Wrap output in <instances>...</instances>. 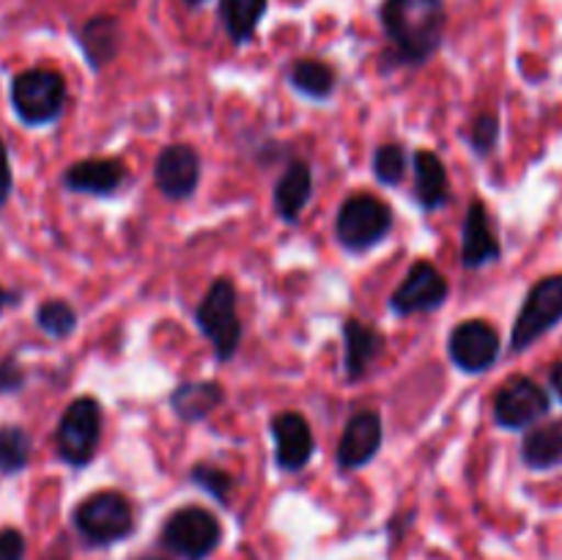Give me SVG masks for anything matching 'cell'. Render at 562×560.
<instances>
[{
    "mask_svg": "<svg viewBox=\"0 0 562 560\" xmlns=\"http://www.w3.org/2000/svg\"><path fill=\"white\" fill-rule=\"evenodd\" d=\"M549 382H552V390L560 395V401H562V360H558L552 366V373H549Z\"/></svg>",
    "mask_w": 562,
    "mask_h": 560,
    "instance_id": "33",
    "label": "cell"
},
{
    "mask_svg": "<svg viewBox=\"0 0 562 560\" xmlns=\"http://www.w3.org/2000/svg\"><path fill=\"white\" fill-rule=\"evenodd\" d=\"M470 141L472 148L477 154H488L499 141V121L494 113H481L475 121H472L470 130Z\"/></svg>",
    "mask_w": 562,
    "mask_h": 560,
    "instance_id": "29",
    "label": "cell"
},
{
    "mask_svg": "<svg viewBox=\"0 0 562 560\" xmlns=\"http://www.w3.org/2000/svg\"><path fill=\"white\" fill-rule=\"evenodd\" d=\"M269 0H220V20L236 44H247L267 14Z\"/></svg>",
    "mask_w": 562,
    "mask_h": 560,
    "instance_id": "23",
    "label": "cell"
},
{
    "mask_svg": "<svg viewBox=\"0 0 562 560\" xmlns=\"http://www.w3.org/2000/svg\"><path fill=\"white\" fill-rule=\"evenodd\" d=\"M450 285L445 275L431 261L412 264L406 278L390 296V311L395 316H415V313H434L445 305Z\"/></svg>",
    "mask_w": 562,
    "mask_h": 560,
    "instance_id": "9",
    "label": "cell"
},
{
    "mask_svg": "<svg viewBox=\"0 0 562 560\" xmlns=\"http://www.w3.org/2000/svg\"><path fill=\"white\" fill-rule=\"evenodd\" d=\"M154 184L165 198L184 201L201 184V157L187 143L165 146L154 163Z\"/></svg>",
    "mask_w": 562,
    "mask_h": 560,
    "instance_id": "12",
    "label": "cell"
},
{
    "mask_svg": "<svg viewBox=\"0 0 562 560\" xmlns=\"http://www.w3.org/2000/svg\"><path fill=\"white\" fill-rule=\"evenodd\" d=\"M549 412V393L530 377H510L494 395V421L510 432L530 428Z\"/></svg>",
    "mask_w": 562,
    "mask_h": 560,
    "instance_id": "10",
    "label": "cell"
},
{
    "mask_svg": "<svg viewBox=\"0 0 562 560\" xmlns=\"http://www.w3.org/2000/svg\"><path fill=\"white\" fill-rule=\"evenodd\" d=\"M503 253L497 236H494L492 217L483 201H472L467 209L464 228H461V264L467 269H481L494 264Z\"/></svg>",
    "mask_w": 562,
    "mask_h": 560,
    "instance_id": "15",
    "label": "cell"
},
{
    "mask_svg": "<svg viewBox=\"0 0 562 560\" xmlns=\"http://www.w3.org/2000/svg\"><path fill=\"white\" fill-rule=\"evenodd\" d=\"M11 192V168H9V154H5L3 141H0V206L5 203Z\"/></svg>",
    "mask_w": 562,
    "mask_h": 560,
    "instance_id": "32",
    "label": "cell"
},
{
    "mask_svg": "<svg viewBox=\"0 0 562 560\" xmlns=\"http://www.w3.org/2000/svg\"><path fill=\"white\" fill-rule=\"evenodd\" d=\"M272 439H274V461L280 470L300 472L311 464L316 439H313L311 423L300 412H278L272 417Z\"/></svg>",
    "mask_w": 562,
    "mask_h": 560,
    "instance_id": "13",
    "label": "cell"
},
{
    "mask_svg": "<svg viewBox=\"0 0 562 560\" xmlns=\"http://www.w3.org/2000/svg\"><path fill=\"white\" fill-rule=\"evenodd\" d=\"M382 448V417L373 410H362L346 423L338 443V464L344 470H360L371 464Z\"/></svg>",
    "mask_w": 562,
    "mask_h": 560,
    "instance_id": "14",
    "label": "cell"
},
{
    "mask_svg": "<svg viewBox=\"0 0 562 560\" xmlns=\"http://www.w3.org/2000/svg\"><path fill=\"white\" fill-rule=\"evenodd\" d=\"M195 322L201 333L212 340L217 360L228 362L241 340V322L236 313V289L228 278H217L195 307Z\"/></svg>",
    "mask_w": 562,
    "mask_h": 560,
    "instance_id": "3",
    "label": "cell"
},
{
    "mask_svg": "<svg viewBox=\"0 0 562 560\" xmlns=\"http://www.w3.org/2000/svg\"><path fill=\"white\" fill-rule=\"evenodd\" d=\"M220 536H223L220 522L201 505H184L173 511L162 527V544L184 560L209 558L217 549Z\"/></svg>",
    "mask_w": 562,
    "mask_h": 560,
    "instance_id": "7",
    "label": "cell"
},
{
    "mask_svg": "<svg viewBox=\"0 0 562 560\" xmlns=\"http://www.w3.org/2000/svg\"><path fill=\"white\" fill-rule=\"evenodd\" d=\"M289 82L305 97L324 102V99L333 97L335 86H338V75L329 64L318 58H300L289 69Z\"/></svg>",
    "mask_w": 562,
    "mask_h": 560,
    "instance_id": "24",
    "label": "cell"
},
{
    "mask_svg": "<svg viewBox=\"0 0 562 560\" xmlns=\"http://www.w3.org/2000/svg\"><path fill=\"white\" fill-rule=\"evenodd\" d=\"M313 195V170L305 159H294L274 184V212L285 223H296Z\"/></svg>",
    "mask_w": 562,
    "mask_h": 560,
    "instance_id": "19",
    "label": "cell"
},
{
    "mask_svg": "<svg viewBox=\"0 0 562 560\" xmlns=\"http://www.w3.org/2000/svg\"><path fill=\"white\" fill-rule=\"evenodd\" d=\"M448 11L442 0H384L382 27L404 64H426L445 38Z\"/></svg>",
    "mask_w": 562,
    "mask_h": 560,
    "instance_id": "1",
    "label": "cell"
},
{
    "mask_svg": "<svg viewBox=\"0 0 562 560\" xmlns=\"http://www.w3.org/2000/svg\"><path fill=\"white\" fill-rule=\"evenodd\" d=\"M384 335L373 324H362L360 318L344 322V371L349 382H357L368 373V368L382 357Z\"/></svg>",
    "mask_w": 562,
    "mask_h": 560,
    "instance_id": "16",
    "label": "cell"
},
{
    "mask_svg": "<svg viewBox=\"0 0 562 560\" xmlns=\"http://www.w3.org/2000/svg\"><path fill=\"white\" fill-rule=\"evenodd\" d=\"M36 324L49 335V338H66L75 333L77 313L69 302L49 300L36 311Z\"/></svg>",
    "mask_w": 562,
    "mask_h": 560,
    "instance_id": "26",
    "label": "cell"
},
{
    "mask_svg": "<svg viewBox=\"0 0 562 560\" xmlns=\"http://www.w3.org/2000/svg\"><path fill=\"white\" fill-rule=\"evenodd\" d=\"M521 461L530 470H554L562 464V421H549L530 428L521 443Z\"/></svg>",
    "mask_w": 562,
    "mask_h": 560,
    "instance_id": "20",
    "label": "cell"
},
{
    "mask_svg": "<svg viewBox=\"0 0 562 560\" xmlns=\"http://www.w3.org/2000/svg\"><path fill=\"white\" fill-rule=\"evenodd\" d=\"M415 198L426 212L448 206L450 201V179L442 157L434 152H415Z\"/></svg>",
    "mask_w": 562,
    "mask_h": 560,
    "instance_id": "18",
    "label": "cell"
},
{
    "mask_svg": "<svg viewBox=\"0 0 562 560\" xmlns=\"http://www.w3.org/2000/svg\"><path fill=\"white\" fill-rule=\"evenodd\" d=\"M25 558V538L20 530H0V560H22Z\"/></svg>",
    "mask_w": 562,
    "mask_h": 560,
    "instance_id": "30",
    "label": "cell"
},
{
    "mask_svg": "<svg viewBox=\"0 0 562 560\" xmlns=\"http://www.w3.org/2000/svg\"><path fill=\"white\" fill-rule=\"evenodd\" d=\"M562 322V275H549V278L538 280L525 296L519 316L514 322V333H510V346L514 351H525L552 333Z\"/></svg>",
    "mask_w": 562,
    "mask_h": 560,
    "instance_id": "5",
    "label": "cell"
},
{
    "mask_svg": "<svg viewBox=\"0 0 562 560\" xmlns=\"http://www.w3.org/2000/svg\"><path fill=\"white\" fill-rule=\"evenodd\" d=\"M31 459V437L20 426L0 428V472H20Z\"/></svg>",
    "mask_w": 562,
    "mask_h": 560,
    "instance_id": "25",
    "label": "cell"
},
{
    "mask_svg": "<svg viewBox=\"0 0 562 560\" xmlns=\"http://www.w3.org/2000/svg\"><path fill=\"white\" fill-rule=\"evenodd\" d=\"M140 560H162V558H140Z\"/></svg>",
    "mask_w": 562,
    "mask_h": 560,
    "instance_id": "36",
    "label": "cell"
},
{
    "mask_svg": "<svg viewBox=\"0 0 562 560\" xmlns=\"http://www.w3.org/2000/svg\"><path fill=\"white\" fill-rule=\"evenodd\" d=\"M22 382H25V377L14 360L0 362V393H14L22 388Z\"/></svg>",
    "mask_w": 562,
    "mask_h": 560,
    "instance_id": "31",
    "label": "cell"
},
{
    "mask_svg": "<svg viewBox=\"0 0 562 560\" xmlns=\"http://www.w3.org/2000/svg\"><path fill=\"white\" fill-rule=\"evenodd\" d=\"M5 300H9V296H5V291L0 289V311H3V305H5Z\"/></svg>",
    "mask_w": 562,
    "mask_h": 560,
    "instance_id": "34",
    "label": "cell"
},
{
    "mask_svg": "<svg viewBox=\"0 0 562 560\" xmlns=\"http://www.w3.org/2000/svg\"><path fill=\"white\" fill-rule=\"evenodd\" d=\"M80 47L86 53L88 64L93 69H102L121 49L119 20L115 16H93V20H88L80 31Z\"/></svg>",
    "mask_w": 562,
    "mask_h": 560,
    "instance_id": "21",
    "label": "cell"
},
{
    "mask_svg": "<svg viewBox=\"0 0 562 560\" xmlns=\"http://www.w3.org/2000/svg\"><path fill=\"white\" fill-rule=\"evenodd\" d=\"M223 404V388L217 382H184L170 395V406L187 423L206 421Z\"/></svg>",
    "mask_w": 562,
    "mask_h": 560,
    "instance_id": "22",
    "label": "cell"
},
{
    "mask_svg": "<svg viewBox=\"0 0 562 560\" xmlns=\"http://www.w3.org/2000/svg\"><path fill=\"white\" fill-rule=\"evenodd\" d=\"M499 351H503L499 333L483 318H467L448 338L450 360L464 373L488 371L499 360Z\"/></svg>",
    "mask_w": 562,
    "mask_h": 560,
    "instance_id": "11",
    "label": "cell"
},
{
    "mask_svg": "<svg viewBox=\"0 0 562 560\" xmlns=\"http://www.w3.org/2000/svg\"><path fill=\"white\" fill-rule=\"evenodd\" d=\"M66 82L53 69H27L11 82V104L27 126L53 124L64 113Z\"/></svg>",
    "mask_w": 562,
    "mask_h": 560,
    "instance_id": "4",
    "label": "cell"
},
{
    "mask_svg": "<svg viewBox=\"0 0 562 560\" xmlns=\"http://www.w3.org/2000/svg\"><path fill=\"white\" fill-rule=\"evenodd\" d=\"M393 228V212L387 203L368 192L346 198L335 217V234L349 253H366L382 245Z\"/></svg>",
    "mask_w": 562,
    "mask_h": 560,
    "instance_id": "2",
    "label": "cell"
},
{
    "mask_svg": "<svg viewBox=\"0 0 562 560\" xmlns=\"http://www.w3.org/2000/svg\"><path fill=\"white\" fill-rule=\"evenodd\" d=\"M406 165H409V157H406L404 146H398V143H384L373 152V173L382 184H401L406 176Z\"/></svg>",
    "mask_w": 562,
    "mask_h": 560,
    "instance_id": "27",
    "label": "cell"
},
{
    "mask_svg": "<svg viewBox=\"0 0 562 560\" xmlns=\"http://www.w3.org/2000/svg\"><path fill=\"white\" fill-rule=\"evenodd\" d=\"M190 478H192V483H198V486H201L203 492L212 494L214 500H220V503H228L231 489H234V478H231L225 470H220V467H214V464H195L192 467Z\"/></svg>",
    "mask_w": 562,
    "mask_h": 560,
    "instance_id": "28",
    "label": "cell"
},
{
    "mask_svg": "<svg viewBox=\"0 0 562 560\" xmlns=\"http://www.w3.org/2000/svg\"><path fill=\"white\" fill-rule=\"evenodd\" d=\"M126 179V168L121 159L99 157V159H80L69 165L64 173V184L71 192H86V195H113Z\"/></svg>",
    "mask_w": 562,
    "mask_h": 560,
    "instance_id": "17",
    "label": "cell"
},
{
    "mask_svg": "<svg viewBox=\"0 0 562 560\" xmlns=\"http://www.w3.org/2000/svg\"><path fill=\"white\" fill-rule=\"evenodd\" d=\"M184 3H190V5H201V3H206V0H184Z\"/></svg>",
    "mask_w": 562,
    "mask_h": 560,
    "instance_id": "35",
    "label": "cell"
},
{
    "mask_svg": "<svg viewBox=\"0 0 562 560\" xmlns=\"http://www.w3.org/2000/svg\"><path fill=\"white\" fill-rule=\"evenodd\" d=\"M75 525L91 544H115L130 536L135 516L121 492H97L77 505Z\"/></svg>",
    "mask_w": 562,
    "mask_h": 560,
    "instance_id": "8",
    "label": "cell"
},
{
    "mask_svg": "<svg viewBox=\"0 0 562 560\" xmlns=\"http://www.w3.org/2000/svg\"><path fill=\"white\" fill-rule=\"evenodd\" d=\"M102 437V406L97 399H77L66 406L55 432L58 456L71 467H86Z\"/></svg>",
    "mask_w": 562,
    "mask_h": 560,
    "instance_id": "6",
    "label": "cell"
}]
</instances>
